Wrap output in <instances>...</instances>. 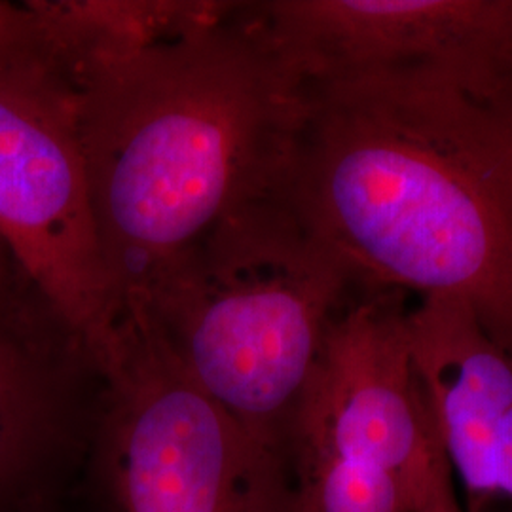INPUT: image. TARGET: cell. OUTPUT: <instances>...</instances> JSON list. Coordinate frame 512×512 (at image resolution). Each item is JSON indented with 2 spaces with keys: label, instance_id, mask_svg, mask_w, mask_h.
Masks as SVG:
<instances>
[{
  "label": "cell",
  "instance_id": "6da1fadb",
  "mask_svg": "<svg viewBox=\"0 0 512 512\" xmlns=\"http://www.w3.org/2000/svg\"><path fill=\"white\" fill-rule=\"evenodd\" d=\"M300 82L296 219L355 289L459 300L512 357V114L425 69Z\"/></svg>",
  "mask_w": 512,
  "mask_h": 512
},
{
  "label": "cell",
  "instance_id": "7a4b0ae2",
  "mask_svg": "<svg viewBox=\"0 0 512 512\" xmlns=\"http://www.w3.org/2000/svg\"><path fill=\"white\" fill-rule=\"evenodd\" d=\"M63 74L124 317L222 220L283 190L302 82L247 2L71 55Z\"/></svg>",
  "mask_w": 512,
  "mask_h": 512
},
{
  "label": "cell",
  "instance_id": "3957f363",
  "mask_svg": "<svg viewBox=\"0 0 512 512\" xmlns=\"http://www.w3.org/2000/svg\"><path fill=\"white\" fill-rule=\"evenodd\" d=\"M353 289L281 190L217 224L131 313L147 317L194 384L291 459L296 408Z\"/></svg>",
  "mask_w": 512,
  "mask_h": 512
},
{
  "label": "cell",
  "instance_id": "277c9868",
  "mask_svg": "<svg viewBox=\"0 0 512 512\" xmlns=\"http://www.w3.org/2000/svg\"><path fill=\"white\" fill-rule=\"evenodd\" d=\"M105 446L120 512H300L293 463L184 372L145 315H124Z\"/></svg>",
  "mask_w": 512,
  "mask_h": 512
},
{
  "label": "cell",
  "instance_id": "5b68a950",
  "mask_svg": "<svg viewBox=\"0 0 512 512\" xmlns=\"http://www.w3.org/2000/svg\"><path fill=\"white\" fill-rule=\"evenodd\" d=\"M0 241L52 319L107 374L122 315L93 217L71 86L48 61L0 69Z\"/></svg>",
  "mask_w": 512,
  "mask_h": 512
},
{
  "label": "cell",
  "instance_id": "8992f818",
  "mask_svg": "<svg viewBox=\"0 0 512 512\" xmlns=\"http://www.w3.org/2000/svg\"><path fill=\"white\" fill-rule=\"evenodd\" d=\"M408 294L353 289L330 321L291 431V463L336 459L427 501L450 471L408 338Z\"/></svg>",
  "mask_w": 512,
  "mask_h": 512
},
{
  "label": "cell",
  "instance_id": "52a82bcc",
  "mask_svg": "<svg viewBox=\"0 0 512 512\" xmlns=\"http://www.w3.org/2000/svg\"><path fill=\"white\" fill-rule=\"evenodd\" d=\"M247 8L298 80L425 69L512 114V0H272Z\"/></svg>",
  "mask_w": 512,
  "mask_h": 512
},
{
  "label": "cell",
  "instance_id": "ba28073f",
  "mask_svg": "<svg viewBox=\"0 0 512 512\" xmlns=\"http://www.w3.org/2000/svg\"><path fill=\"white\" fill-rule=\"evenodd\" d=\"M412 359L463 512H512V357L452 298L408 310Z\"/></svg>",
  "mask_w": 512,
  "mask_h": 512
},
{
  "label": "cell",
  "instance_id": "9c48e42d",
  "mask_svg": "<svg viewBox=\"0 0 512 512\" xmlns=\"http://www.w3.org/2000/svg\"><path fill=\"white\" fill-rule=\"evenodd\" d=\"M67 425L61 376L0 306V512L27 501Z\"/></svg>",
  "mask_w": 512,
  "mask_h": 512
},
{
  "label": "cell",
  "instance_id": "30bf717a",
  "mask_svg": "<svg viewBox=\"0 0 512 512\" xmlns=\"http://www.w3.org/2000/svg\"><path fill=\"white\" fill-rule=\"evenodd\" d=\"M300 512H418L425 505L393 476L336 459L293 465Z\"/></svg>",
  "mask_w": 512,
  "mask_h": 512
},
{
  "label": "cell",
  "instance_id": "8fae6325",
  "mask_svg": "<svg viewBox=\"0 0 512 512\" xmlns=\"http://www.w3.org/2000/svg\"><path fill=\"white\" fill-rule=\"evenodd\" d=\"M40 61L55 57L33 2H0V69Z\"/></svg>",
  "mask_w": 512,
  "mask_h": 512
},
{
  "label": "cell",
  "instance_id": "7c38bea8",
  "mask_svg": "<svg viewBox=\"0 0 512 512\" xmlns=\"http://www.w3.org/2000/svg\"><path fill=\"white\" fill-rule=\"evenodd\" d=\"M418 512H463L456 490H454V478L450 471L440 476L429 499L425 501V505Z\"/></svg>",
  "mask_w": 512,
  "mask_h": 512
},
{
  "label": "cell",
  "instance_id": "4fadbf2b",
  "mask_svg": "<svg viewBox=\"0 0 512 512\" xmlns=\"http://www.w3.org/2000/svg\"><path fill=\"white\" fill-rule=\"evenodd\" d=\"M14 260L8 253V249L4 247V243L0 241V306L6 304V298L12 287V274H14Z\"/></svg>",
  "mask_w": 512,
  "mask_h": 512
}]
</instances>
